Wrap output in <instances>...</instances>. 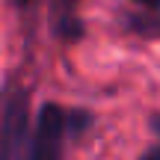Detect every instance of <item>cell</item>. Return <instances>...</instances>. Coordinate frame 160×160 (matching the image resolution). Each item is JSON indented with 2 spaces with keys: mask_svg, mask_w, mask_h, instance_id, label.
<instances>
[{
  "mask_svg": "<svg viewBox=\"0 0 160 160\" xmlns=\"http://www.w3.org/2000/svg\"><path fill=\"white\" fill-rule=\"evenodd\" d=\"M71 139L68 131V107L57 101H45L33 122L30 160H65V145Z\"/></svg>",
  "mask_w": 160,
  "mask_h": 160,
  "instance_id": "2",
  "label": "cell"
},
{
  "mask_svg": "<svg viewBox=\"0 0 160 160\" xmlns=\"http://www.w3.org/2000/svg\"><path fill=\"white\" fill-rule=\"evenodd\" d=\"M92 125H95V116H92L89 110H83V107H71V110H68V131H71V142L83 139L86 133L92 131Z\"/></svg>",
  "mask_w": 160,
  "mask_h": 160,
  "instance_id": "5",
  "label": "cell"
},
{
  "mask_svg": "<svg viewBox=\"0 0 160 160\" xmlns=\"http://www.w3.org/2000/svg\"><path fill=\"white\" fill-rule=\"evenodd\" d=\"M48 24L51 36L62 45L83 42L86 24L80 18V0H48Z\"/></svg>",
  "mask_w": 160,
  "mask_h": 160,
  "instance_id": "4",
  "label": "cell"
},
{
  "mask_svg": "<svg viewBox=\"0 0 160 160\" xmlns=\"http://www.w3.org/2000/svg\"><path fill=\"white\" fill-rule=\"evenodd\" d=\"M119 30L145 42L160 39V0H125L119 9Z\"/></svg>",
  "mask_w": 160,
  "mask_h": 160,
  "instance_id": "3",
  "label": "cell"
},
{
  "mask_svg": "<svg viewBox=\"0 0 160 160\" xmlns=\"http://www.w3.org/2000/svg\"><path fill=\"white\" fill-rule=\"evenodd\" d=\"M12 3H15V6H18V12L24 15V12H30V6H33L36 0H12Z\"/></svg>",
  "mask_w": 160,
  "mask_h": 160,
  "instance_id": "7",
  "label": "cell"
},
{
  "mask_svg": "<svg viewBox=\"0 0 160 160\" xmlns=\"http://www.w3.org/2000/svg\"><path fill=\"white\" fill-rule=\"evenodd\" d=\"M151 131H154V145H148V148L142 151L137 160H160V113H154L151 116Z\"/></svg>",
  "mask_w": 160,
  "mask_h": 160,
  "instance_id": "6",
  "label": "cell"
},
{
  "mask_svg": "<svg viewBox=\"0 0 160 160\" xmlns=\"http://www.w3.org/2000/svg\"><path fill=\"white\" fill-rule=\"evenodd\" d=\"M30 92L15 77L3 89V160H30Z\"/></svg>",
  "mask_w": 160,
  "mask_h": 160,
  "instance_id": "1",
  "label": "cell"
}]
</instances>
